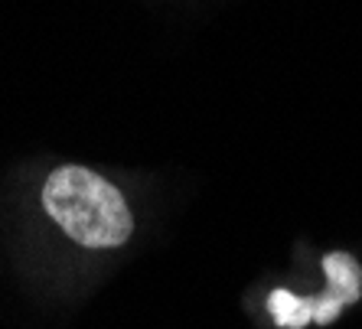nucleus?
<instances>
[{
  "label": "nucleus",
  "instance_id": "obj_2",
  "mask_svg": "<svg viewBox=\"0 0 362 329\" xmlns=\"http://www.w3.org/2000/svg\"><path fill=\"white\" fill-rule=\"evenodd\" d=\"M323 268H327V277H329V290L320 300H307L313 323H329L346 304H353L356 297H359V284H362L359 264L343 251L327 254V258H323Z\"/></svg>",
  "mask_w": 362,
  "mask_h": 329
},
{
  "label": "nucleus",
  "instance_id": "obj_1",
  "mask_svg": "<svg viewBox=\"0 0 362 329\" xmlns=\"http://www.w3.org/2000/svg\"><path fill=\"white\" fill-rule=\"evenodd\" d=\"M42 205L49 219L85 248L124 245L134 232V219L121 193L101 173L85 167H59L49 173L42 186Z\"/></svg>",
  "mask_w": 362,
  "mask_h": 329
}]
</instances>
